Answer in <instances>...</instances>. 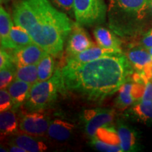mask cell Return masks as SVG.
Segmentation results:
<instances>
[{
	"mask_svg": "<svg viewBox=\"0 0 152 152\" xmlns=\"http://www.w3.org/2000/svg\"><path fill=\"white\" fill-rule=\"evenodd\" d=\"M91 144L95 149L98 151L103 152H121L123 151L121 145H115V144H111L106 143L99 139L94 137L92 139Z\"/></svg>",
	"mask_w": 152,
	"mask_h": 152,
	"instance_id": "obj_26",
	"label": "cell"
},
{
	"mask_svg": "<svg viewBox=\"0 0 152 152\" xmlns=\"http://www.w3.org/2000/svg\"><path fill=\"white\" fill-rule=\"evenodd\" d=\"M10 38L14 46V49L22 48L34 42L28 32L24 28L17 25L13 26L11 28Z\"/></svg>",
	"mask_w": 152,
	"mask_h": 152,
	"instance_id": "obj_20",
	"label": "cell"
},
{
	"mask_svg": "<svg viewBox=\"0 0 152 152\" xmlns=\"http://www.w3.org/2000/svg\"><path fill=\"white\" fill-rule=\"evenodd\" d=\"M65 92L61 69L57 68L50 79L32 85L26 106L30 111H42L52 104L59 93Z\"/></svg>",
	"mask_w": 152,
	"mask_h": 152,
	"instance_id": "obj_3",
	"label": "cell"
},
{
	"mask_svg": "<svg viewBox=\"0 0 152 152\" xmlns=\"http://www.w3.org/2000/svg\"><path fill=\"white\" fill-rule=\"evenodd\" d=\"M56 8L68 14H73L74 0H50Z\"/></svg>",
	"mask_w": 152,
	"mask_h": 152,
	"instance_id": "obj_28",
	"label": "cell"
},
{
	"mask_svg": "<svg viewBox=\"0 0 152 152\" xmlns=\"http://www.w3.org/2000/svg\"><path fill=\"white\" fill-rule=\"evenodd\" d=\"M142 45L146 49H149L152 47V29L150 30L149 33H147L144 35L142 40Z\"/></svg>",
	"mask_w": 152,
	"mask_h": 152,
	"instance_id": "obj_32",
	"label": "cell"
},
{
	"mask_svg": "<svg viewBox=\"0 0 152 152\" xmlns=\"http://www.w3.org/2000/svg\"><path fill=\"white\" fill-rule=\"evenodd\" d=\"M148 51H149V54H150V55H151V58H152V47H151V48L148 49Z\"/></svg>",
	"mask_w": 152,
	"mask_h": 152,
	"instance_id": "obj_36",
	"label": "cell"
},
{
	"mask_svg": "<svg viewBox=\"0 0 152 152\" xmlns=\"http://www.w3.org/2000/svg\"><path fill=\"white\" fill-rule=\"evenodd\" d=\"M142 71L144 72V73L147 76V79L149 81H152V61L149 63L147 66H146Z\"/></svg>",
	"mask_w": 152,
	"mask_h": 152,
	"instance_id": "obj_33",
	"label": "cell"
},
{
	"mask_svg": "<svg viewBox=\"0 0 152 152\" xmlns=\"http://www.w3.org/2000/svg\"><path fill=\"white\" fill-rule=\"evenodd\" d=\"M19 123L14 111H1L0 113V132L1 135H14L18 132Z\"/></svg>",
	"mask_w": 152,
	"mask_h": 152,
	"instance_id": "obj_17",
	"label": "cell"
},
{
	"mask_svg": "<svg viewBox=\"0 0 152 152\" xmlns=\"http://www.w3.org/2000/svg\"><path fill=\"white\" fill-rule=\"evenodd\" d=\"M132 80H127L119 89V94L115 102V105L118 109L121 110L125 109L134 103L135 100L132 95Z\"/></svg>",
	"mask_w": 152,
	"mask_h": 152,
	"instance_id": "obj_21",
	"label": "cell"
},
{
	"mask_svg": "<svg viewBox=\"0 0 152 152\" xmlns=\"http://www.w3.org/2000/svg\"><path fill=\"white\" fill-rule=\"evenodd\" d=\"M20 1V0H1V4H8L9 3H15L16 4L17 2H18V1Z\"/></svg>",
	"mask_w": 152,
	"mask_h": 152,
	"instance_id": "obj_35",
	"label": "cell"
},
{
	"mask_svg": "<svg viewBox=\"0 0 152 152\" xmlns=\"http://www.w3.org/2000/svg\"><path fill=\"white\" fill-rule=\"evenodd\" d=\"M9 151L11 152H27L23 148L20 147L18 145H16V144H11V146L9 148Z\"/></svg>",
	"mask_w": 152,
	"mask_h": 152,
	"instance_id": "obj_34",
	"label": "cell"
},
{
	"mask_svg": "<svg viewBox=\"0 0 152 152\" xmlns=\"http://www.w3.org/2000/svg\"><path fill=\"white\" fill-rule=\"evenodd\" d=\"M94 35L98 45L104 48L122 52L121 49V42L111 30L102 26H97L94 30Z\"/></svg>",
	"mask_w": 152,
	"mask_h": 152,
	"instance_id": "obj_11",
	"label": "cell"
},
{
	"mask_svg": "<svg viewBox=\"0 0 152 152\" xmlns=\"http://www.w3.org/2000/svg\"><path fill=\"white\" fill-rule=\"evenodd\" d=\"M149 9H150V11H151V12L152 13V0H151V3H150Z\"/></svg>",
	"mask_w": 152,
	"mask_h": 152,
	"instance_id": "obj_37",
	"label": "cell"
},
{
	"mask_svg": "<svg viewBox=\"0 0 152 152\" xmlns=\"http://www.w3.org/2000/svg\"><path fill=\"white\" fill-rule=\"evenodd\" d=\"M13 21L10 14L1 5L0 7V39L1 47L4 49H14L10 38V33L13 27Z\"/></svg>",
	"mask_w": 152,
	"mask_h": 152,
	"instance_id": "obj_16",
	"label": "cell"
},
{
	"mask_svg": "<svg viewBox=\"0 0 152 152\" xmlns=\"http://www.w3.org/2000/svg\"><path fill=\"white\" fill-rule=\"evenodd\" d=\"M133 115L144 123L152 124V102L139 101L132 108Z\"/></svg>",
	"mask_w": 152,
	"mask_h": 152,
	"instance_id": "obj_22",
	"label": "cell"
},
{
	"mask_svg": "<svg viewBox=\"0 0 152 152\" xmlns=\"http://www.w3.org/2000/svg\"><path fill=\"white\" fill-rule=\"evenodd\" d=\"M31 87L32 85L26 82L15 79L7 87V90L14 101V109L26 103Z\"/></svg>",
	"mask_w": 152,
	"mask_h": 152,
	"instance_id": "obj_12",
	"label": "cell"
},
{
	"mask_svg": "<svg viewBox=\"0 0 152 152\" xmlns=\"http://www.w3.org/2000/svg\"><path fill=\"white\" fill-rule=\"evenodd\" d=\"M142 102H152V81H149L145 85V90L141 99Z\"/></svg>",
	"mask_w": 152,
	"mask_h": 152,
	"instance_id": "obj_31",
	"label": "cell"
},
{
	"mask_svg": "<svg viewBox=\"0 0 152 152\" xmlns=\"http://www.w3.org/2000/svg\"><path fill=\"white\" fill-rule=\"evenodd\" d=\"M144 90H145V85L143 83H135L133 82L132 88V95L135 101H140L143 96Z\"/></svg>",
	"mask_w": 152,
	"mask_h": 152,
	"instance_id": "obj_30",
	"label": "cell"
},
{
	"mask_svg": "<svg viewBox=\"0 0 152 152\" xmlns=\"http://www.w3.org/2000/svg\"><path fill=\"white\" fill-rule=\"evenodd\" d=\"M75 128L72 123L61 119H55L51 121L47 133L51 138L58 141H64L71 137Z\"/></svg>",
	"mask_w": 152,
	"mask_h": 152,
	"instance_id": "obj_14",
	"label": "cell"
},
{
	"mask_svg": "<svg viewBox=\"0 0 152 152\" xmlns=\"http://www.w3.org/2000/svg\"><path fill=\"white\" fill-rule=\"evenodd\" d=\"M15 66L11 54L5 51V49L1 47L0 51V68H4L8 67H13Z\"/></svg>",
	"mask_w": 152,
	"mask_h": 152,
	"instance_id": "obj_29",
	"label": "cell"
},
{
	"mask_svg": "<svg viewBox=\"0 0 152 152\" xmlns=\"http://www.w3.org/2000/svg\"><path fill=\"white\" fill-rule=\"evenodd\" d=\"M11 144L23 148L27 152H42L47 149V146L42 141L26 134H18L11 140Z\"/></svg>",
	"mask_w": 152,
	"mask_h": 152,
	"instance_id": "obj_15",
	"label": "cell"
},
{
	"mask_svg": "<svg viewBox=\"0 0 152 152\" xmlns=\"http://www.w3.org/2000/svg\"><path fill=\"white\" fill-rule=\"evenodd\" d=\"M117 131L121 140V146L123 151H132L137 147L136 132L128 125L119 122Z\"/></svg>",
	"mask_w": 152,
	"mask_h": 152,
	"instance_id": "obj_18",
	"label": "cell"
},
{
	"mask_svg": "<svg viewBox=\"0 0 152 152\" xmlns=\"http://www.w3.org/2000/svg\"><path fill=\"white\" fill-rule=\"evenodd\" d=\"M13 19L34 42L53 56L61 54L73 27L67 15L49 0H20L14 5Z\"/></svg>",
	"mask_w": 152,
	"mask_h": 152,
	"instance_id": "obj_2",
	"label": "cell"
},
{
	"mask_svg": "<svg viewBox=\"0 0 152 152\" xmlns=\"http://www.w3.org/2000/svg\"><path fill=\"white\" fill-rule=\"evenodd\" d=\"M14 108V101L6 89L0 90V111H5Z\"/></svg>",
	"mask_w": 152,
	"mask_h": 152,
	"instance_id": "obj_27",
	"label": "cell"
},
{
	"mask_svg": "<svg viewBox=\"0 0 152 152\" xmlns=\"http://www.w3.org/2000/svg\"><path fill=\"white\" fill-rule=\"evenodd\" d=\"M16 80L26 82L32 85L37 83L38 73L37 64L16 68Z\"/></svg>",
	"mask_w": 152,
	"mask_h": 152,
	"instance_id": "obj_23",
	"label": "cell"
},
{
	"mask_svg": "<svg viewBox=\"0 0 152 152\" xmlns=\"http://www.w3.org/2000/svg\"><path fill=\"white\" fill-rule=\"evenodd\" d=\"M128 59L137 71H142L146 66L152 61V58L148 49L141 47L130 48L126 53Z\"/></svg>",
	"mask_w": 152,
	"mask_h": 152,
	"instance_id": "obj_13",
	"label": "cell"
},
{
	"mask_svg": "<svg viewBox=\"0 0 152 152\" xmlns=\"http://www.w3.org/2000/svg\"><path fill=\"white\" fill-rule=\"evenodd\" d=\"M94 137L106 143L121 145V140L118 131L111 125L102 127L96 131Z\"/></svg>",
	"mask_w": 152,
	"mask_h": 152,
	"instance_id": "obj_24",
	"label": "cell"
},
{
	"mask_svg": "<svg viewBox=\"0 0 152 152\" xmlns=\"http://www.w3.org/2000/svg\"><path fill=\"white\" fill-rule=\"evenodd\" d=\"M94 43L90 35L78 23H73L72 30L68 36L66 53L68 56H73L84 52L94 46Z\"/></svg>",
	"mask_w": 152,
	"mask_h": 152,
	"instance_id": "obj_8",
	"label": "cell"
},
{
	"mask_svg": "<svg viewBox=\"0 0 152 152\" xmlns=\"http://www.w3.org/2000/svg\"><path fill=\"white\" fill-rule=\"evenodd\" d=\"M16 66L1 68L0 71V89H7L16 79Z\"/></svg>",
	"mask_w": 152,
	"mask_h": 152,
	"instance_id": "obj_25",
	"label": "cell"
},
{
	"mask_svg": "<svg viewBox=\"0 0 152 152\" xmlns=\"http://www.w3.org/2000/svg\"><path fill=\"white\" fill-rule=\"evenodd\" d=\"M151 0H109L108 15L109 17L127 14L142 20L148 9Z\"/></svg>",
	"mask_w": 152,
	"mask_h": 152,
	"instance_id": "obj_5",
	"label": "cell"
},
{
	"mask_svg": "<svg viewBox=\"0 0 152 152\" xmlns=\"http://www.w3.org/2000/svg\"><path fill=\"white\" fill-rule=\"evenodd\" d=\"M118 53L122 52L113 50V49H106L99 46V45L96 46V45H94V46L84 51V52L75 55V56H68L67 60H71L74 62L83 64V63L92 61L98 59V58H102V57L118 54Z\"/></svg>",
	"mask_w": 152,
	"mask_h": 152,
	"instance_id": "obj_10",
	"label": "cell"
},
{
	"mask_svg": "<svg viewBox=\"0 0 152 152\" xmlns=\"http://www.w3.org/2000/svg\"><path fill=\"white\" fill-rule=\"evenodd\" d=\"M50 122L48 115L42 111H31L23 115L19 122V128L29 135L42 137L47 132Z\"/></svg>",
	"mask_w": 152,
	"mask_h": 152,
	"instance_id": "obj_7",
	"label": "cell"
},
{
	"mask_svg": "<svg viewBox=\"0 0 152 152\" xmlns=\"http://www.w3.org/2000/svg\"><path fill=\"white\" fill-rule=\"evenodd\" d=\"M115 115V111L111 109H94L85 111L83 119L86 134L91 139L94 138L99 128L112 125Z\"/></svg>",
	"mask_w": 152,
	"mask_h": 152,
	"instance_id": "obj_6",
	"label": "cell"
},
{
	"mask_svg": "<svg viewBox=\"0 0 152 152\" xmlns=\"http://www.w3.org/2000/svg\"><path fill=\"white\" fill-rule=\"evenodd\" d=\"M46 53L39 45L33 42L22 48L14 49L11 56L15 66L18 68L37 64Z\"/></svg>",
	"mask_w": 152,
	"mask_h": 152,
	"instance_id": "obj_9",
	"label": "cell"
},
{
	"mask_svg": "<svg viewBox=\"0 0 152 152\" xmlns=\"http://www.w3.org/2000/svg\"><path fill=\"white\" fill-rule=\"evenodd\" d=\"M38 82L45 81L50 79L54 73V61L52 54L46 53L38 62Z\"/></svg>",
	"mask_w": 152,
	"mask_h": 152,
	"instance_id": "obj_19",
	"label": "cell"
},
{
	"mask_svg": "<svg viewBox=\"0 0 152 152\" xmlns=\"http://www.w3.org/2000/svg\"><path fill=\"white\" fill-rule=\"evenodd\" d=\"M106 12L104 0H74L73 14L81 26L102 23L105 20Z\"/></svg>",
	"mask_w": 152,
	"mask_h": 152,
	"instance_id": "obj_4",
	"label": "cell"
},
{
	"mask_svg": "<svg viewBox=\"0 0 152 152\" xmlns=\"http://www.w3.org/2000/svg\"><path fill=\"white\" fill-rule=\"evenodd\" d=\"M125 55L118 53L86 63L66 59L61 69L64 88L88 100L102 101L119 90L133 73Z\"/></svg>",
	"mask_w": 152,
	"mask_h": 152,
	"instance_id": "obj_1",
	"label": "cell"
}]
</instances>
